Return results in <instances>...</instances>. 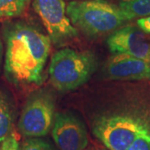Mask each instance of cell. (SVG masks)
<instances>
[{
    "mask_svg": "<svg viewBox=\"0 0 150 150\" xmlns=\"http://www.w3.org/2000/svg\"><path fill=\"white\" fill-rule=\"evenodd\" d=\"M118 6L127 21L150 16V0H120Z\"/></svg>",
    "mask_w": 150,
    "mask_h": 150,
    "instance_id": "obj_11",
    "label": "cell"
},
{
    "mask_svg": "<svg viewBox=\"0 0 150 150\" xmlns=\"http://www.w3.org/2000/svg\"><path fill=\"white\" fill-rule=\"evenodd\" d=\"M148 125L129 115L115 114L98 118L93 133L108 150H127Z\"/></svg>",
    "mask_w": 150,
    "mask_h": 150,
    "instance_id": "obj_4",
    "label": "cell"
},
{
    "mask_svg": "<svg viewBox=\"0 0 150 150\" xmlns=\"http://www.w3.org/2000/svg\"><path fill=\"white\" fill-rule=\"evenodd\" d=\"M4 72L16 86L40 84L51 48V39L37 28L23 21L6 22Z\"/></svg>",
    "mask_w": 150,
    "mask_h": 150,
    "instance_id": "obj_1",
    "label": "cell"
},
{
    "mask_svg": "<svg viewBox=\"0 0 150 150\" xmlns=\"http://www.w3.org/2000/svg\"><path fill=\"white\" fill-rule=\"evenodd\" d=\"M66 13L72 24L89 36L114 32L127 22L118 6L106 0L71 1Z\"/></svg>",
    "mask_w": 150,
    "mask_h": 150,
    "instance_id": "obj_2",
    "label": "cell"
},
{
    "mask_svg": "<svg viewBox=\"0 0 150 150\" xmlns=\"http://www.w3.org/2000/svg\"><path fill=\"white\" fill-rule=\"evenodd\" d=\"M32 4L54 44L62 45L78 36L67 15L64 0H33Z\"/></svg>",
    "mask_w": 150,
    "mask_h": 150,
    "instance_id": "obj_6",
    "label": "cell"
},
{
    "mask_svg": "<svg viewBox=\"0 0 150 150\" xmlns=\"http://www.w3.org/2000/svg\"><path fill=\"white\" fill-rule=\"evenodd\" d=\"M137 24L146 33H150V16L141 18L137 20Z\"/></svg>",
    "mask_w": 150,
    "mask_h": 150,
    "instance_id": "obj_16",
    "label": "cell"
},
{
    "mask_svg": "<svg viewBox=\"0 0 150 150\" xmlns=\"http://www.w3.org/2000/svg\"><path fill=\"white\" fill-rule=\"evenodd\" d=\"M1 150H20L18 139L14 131L2 143Z\"/></svg>",
    "mask_w": 150,
    "mask_h": 150,
    "instance_id": "obj_15",
    "label": "cell"
},
{
    "mask_svg": "<svg viewBox=\"0 0 150 150\" xmlns=\"http://www.w3.org/2000/svg\"><path fill=\"white\" fill-rule=\"evenodd\" d=\"M15 107L10 94L0 88V143L13 132Z\"/></svg>",
    "mask_w": 150,
    "mask_h": 150,
    "instance_id": "obj_10",
    "label": "cell"
},
{
    "mask_svg": "<svg viewBox=\"0 0 150 150\" xmlns=\"http://www.w3.org/2000/svg\"><path fill=\"white\" fill-rule=\"evenodd\" d=\"M107 45L112 54H127L150 62V38L139 28H119L108 38Z\"/></svg>",
    "mask_w": 150,
    "mask_h": 150,
    "instance_id": "obj_8",
    "label": "cell"
},
{
    "mask_svg": "<svg viewBox=\"0 0 150 150\" xmlns=\"http://www.w3.org/2000/svg\"><path fill=\"white\" fill-rule=\"evenodd\" d=\"M2 56H3V44H2L1 38H0V64H1V61H2Z\"/></svg>",
    "mask_w": 150,
    "mask_h": 150,
    "instance_id": "obj_17",
    "label": "cell"
},
{
    "mask_svg": "<svg viewBox=\"0 0 150 150\" xmlns=\"http://www.w3.org/2000/svg\"><path fill=\"white\" fill-rule=\"evenodd\" d=\"M112 80H150V62L123 54H112L104 68Z\"/></svg>",
    "mask_w": 150,
    "mask_h": 150,
    "instance_id": "obj_9",
    "label": "cell"
},
{
    "mask_svg": "<svg viewBox=\"0 0 150 150\" xmlns=\"http://www.w3.org/2000/svg\"><path fill=\"white\" fill-rule=\"evenodd\" d=\"M96 66V59L91 52L62 48L51 59L49 79L59 91H71L84 84L94 73Z\"/></svg>",
    "mask_w": 150,
    "mask_h": 150,
    "instance_id": "obj_3",
    "label": "cell"
},
{
    "mask_svg": "<svg viewBox=\"0 0 150 150\" xmlns=\"http://www.w3.org/2000/svg\"><path fill=\"white\" fill-rule=\"evenodd\" d=\"M32 0H0V18H13L23 15Z\"/></svg>",
    "mask_w": 150,
    "mask_h": 150,
    "instance_id": "obj_12",
    "label": "cell"
},
{
    "mask_svg": "<svg viewBox=\"0 0 150 150\" xmlns=\"http://www.w3.org/2000/svg\"><path fill=\"white\" fill-rule=\"evenodd\" d=\"M20 150H55L48 141L41 138H27L23 140Z\"/></svg>",
    "mask_w": 150,
    "mask_h": 150,
    "instance_id": "obj_13",
    "label": "cell"
},
{
    "mask_svg": "<svg viewBox=\"0 0 150 150\" xmlns=\"http://www.w3.org/2000/svg\"><path fill=\"white\" fill-rule=\"evenodd\" d=\"M127 150H150L149 128L140 134Z\"/></svg>",
    "mask_w": 150,
    "mask_h": 150,
    "instance_id": "obj_14",
    "label": "cell"
},
{
    "mask_svg": "<svg viewBox=\"0 0 150 150\" xmlns=\"http://www.w3.org/2000/svg\"><path fill=\"white\" fill-rule=\"evenodd\" d=\"M52 135L59 150H84L88 142L85 124L71 112L55 114Z\"/></svg>",
    "mask_w": 150,
    "mask_h": 150,
    "instance_id": "obj_7",
    "label": "cell"
},
{
    "mask_svg": "<svg viewBox=\"0 0 150 150\" xmlns=\"http://www.w3.org/2000/svg\"><path fill=\"white\" fill-rule=\"evenodd\" d=\"M54 98L40 90L28 98L18 122L19 133L26 138H41L49 133L54 122Z\"/></svg>",
    "mask_w": 150,
    "mask_h": 150,
    "instance_id": "obj_5",
    "label": "cell"
},
{
    "mask_svg": "<svg viewBox=\"0 0 150 150\" xmlns=\"http://www.w3.org/2000/svg\"><path fill=\"white\" fill-rule=\"evenodd\" d=\"M0 150H1V145H0Z\"/></svg>",
    "mask_w": 150,
    "mask_h": 150,
    "instance_id": "obj_18",
    "label": "cell"
}]
</instances>
